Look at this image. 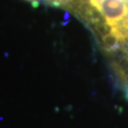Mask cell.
<instances>
[{
  "mask_svg": "<svg viewBox=\"0 0 128 128\" xmlns=\"http://www.w3.org/2000/svg\"><path fill=\"white\" fill-rule=\"evenodd\" d=\"M100 10L109 27L118 23L128 14V1L124 0H102Z\"/></svg>",
  "mask_w": 128,
  "mask_h": 128,
  "instance_id": "6da1fadb",
  "label": "cell"
},
{
  "mask_svg": "<svg viewBox=\"0 0 128 128\" xmlns=\"http://www.w3.org/2000/svg\"><path fill=\"white\" fill-rule=\"evenodd\" d=\"M102 46L106 51H114L120 48V41L118 37L110 32L106 33L105 35L102 36Z\"/></svg>",
  "mask_w": 128,
  "mask_h": 128,
  "instance_id": "7a4b0ae2",
  "label": "cell"
}]
</instances>
